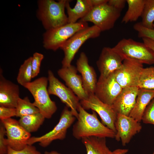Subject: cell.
Masks as SVG:
<instances>
[{"label": "cell", "mask_w": 154, "mask_h": 154, "mask_svg": "<svg viewBox=\"0 0 154 154\" xmlns=\"http://www.w3.org/2000/svg\"><path fill=\"white\" fill-rule=\"evenodd\" d=\"M108 0H88L92 7H97L107 3Z\"/></svg>", "instance_id": "cell-36"}, {"label": "cell", "mask_w": 154, "mask_h": 154, "mask_svg": "<svg viewBox=\"0 0 154 154\" xmlns=\"http://www.w3.org/2000/svg\"><path fill=\"white\" fill-rule=\"evenodd\" d=\"M7 154H41L37 151L36 147L32 145H27L25 147L20 150H15L8 147Z\"/></svg>", "instance_id": "cell-32"}, {"label": "cell", "mask_w": 154, "mask_h": 154, "mask_svg": "<svg viewBox=\"0 0 154 154\" xmlns=\"http://www.w3.org/2000/svg\"><path fill=\"white\" fill-rule=\"evenodd\" d=\"M138 87L154 90V67L143 68L140 76Z\"/></svg>", "instance_id": "cell-28"}, {"label": "cell", "mask_w": 154, "mask_h": 154, "mask_svg": "<svg viewBox=\"0 0 154 154\" xmlns=\"http://www.w3.org/2000/svg\"><path fill=\"white\" fill-rule=\"evenodd\" d=\"M113 48L123 60L130 59L143 64H154V51L143 42L130 38H123Z\"/></svg>", "instance_id": "cell-4"}, {"label": "cell", "mask_w": 154, "mask_h": 154, "mask_svg": "<svg viewBox=\"0 0 154 154\" xmlns=\"http://www.w3.org/2000/svg\"><path fill=\"white\" fill-rule=\"evenodd\" d=\"M6 130V144L15 150H20L27 145L31 134L20 124L18 121L11 118L1 120Z\"/></svg>", "instance_id": "cell-12"}, {"label": "cell", "mask_w": 154, "mask_h": 154, "mask_svg": "<svg viewBox=\"0 0 154 154\" xmlns=\"http://www.w3.org/2000/svg\"><path fill=\"white\" fill-rule=\"evenodd\" d=\"M16 116L20 117L39 113L38 109L31 103L29 98L25 97L19 99L17 106Z\"/></svg>", "instance_id": "cell-25"}, {"label": "cell", "mask_w": 154, "mask_h": 154, "mask_svg": "<svg viewBox=\"0 0 154 154\" xmlns=\"http://www.w3.org/2000/svg\"><path fill=\"white\" fill-rule=\"evenodd\" d=\"M76 118L70 110L66 106L61 113L58 122L53 129L42 136L31 137L27 141V145H33L38 142L41 146L46 147L54 140L64 139L67 129Z\"/></svg>", "instance_id": "cell-7"}, {"label": "cell", "mask_w": 154, "mask_h": 154, "mask_svg": "<svg viewBox=\"0 0 154 154\" xmlns=\"http://www.w3.org/2000/svg\"><path fill=\"white\" fill-rule=\"evenodd\" d=\"M128 8L123 17L121 22L125 24L137 21L141 17L145 0H126Z\"/></svg>", "instance_id": "cell-23"}, {"label": "cell", "mask_w": 154, "mask_h": 154, "mask_svg": "<svg viewBox=\"0 0 154 154\" xmlns=\"http://www.w3.org/2000/svg\"><path fill=\"white\" fill-rule=\"evenodd\" d=\"M122 89L116 79L114 72L106 77H99L94 94L102 102L112 106Z\"/></svg>", "instance_id": "cell-13"}, {"label": "cell", "mask_w": 154, "mask_h": 154, "mask_svg": "<svg viewBox=\"0 0 154 154\" xmlns=\"http://www.w3.org/2000/svg\"><path fill=\"white\" fill-rule=\"evenodd\" d=\"M16 116L15 108H10L0 106V119L1 120L11 118Z\"/></svg>", "instance_id": "cell-34"}, {"label": "cell", "mask_w": 154, "mask_h": 154, "mask_svg": "<svg viewBox=\"0 0 154 154\" xmlns=\"http://www.w3.org/2000/svg\"><path fill=\"white\" fill-rule=\"evenodd\" d=\"M154 98V90L139 88L134 106L129 116L140 122L145 111Z\"/></svg>", "instance_id": "cell-20"}, {"label": "cell", "mask_w": 154, "mask_h": 154, "mask_svg": "<svg viewBox=\"0 0 154 154\" xmlns=\"http://www.w3.org/2000/svg\"><path fill=\"white\" fill-rule=\"evenodd\" d=\"M133 27L137 32L139 38H148L154 41V28L149 29L146 27L142 25L141 22L135 24Z\"/></svg>", "instance_id": "cell-29"}, {"label": "cell", "mask_w": 154, "mask_h": 154, "mask_svg": "<svg viewBox=\"0 0 154 154\" xmlns=\"http://www.w3.org/2000/svg\"><path fill=\"white\" fill-rule=\"evenodd\" d=\"M32 59V57L31 56L25 60L19 68L17 80L18 84L22 86L31 82Z\"/></svg>", "instance_id": "cell-26"}, {"label": "cell", "mask_w": 154, "mask_h": 154, "mask_svg": "<svg viewBox=\"0 0 154 154\" xmlns=\"http://www.w3.org/2000/svg\"><path fill=\"white\" fill-rule=\"evenodd\" d=\"M48 73L49 83L48 90L49 94L58 97L66 106L70 109L77 119L78 116V110L80 105L79 99L70 88L55 76L51 70H49Z\"/></svg>", "instance_id": "cell-9"}, {"label": "cell", "mask_w": 154, "mask_h": 154, "mask_svg": "<svg viewBox=\"0 0 154 154\" xmlns=\"http://www.w3.org/2000/svg\"><path fill=\"white\" fill-rule=\"evenodd\" d=\"M121 11L108 3L93 8L89 13L79 21L93 23L101 32L112 29L121 15Z\"/></svg>", "instance_id": "cell-8"}, {"label": "cell", "mask_w": 154, "mask_h": 154, "mask_svg": "<svg viewBox=\"0 0 154 154\" xmlns=\"http://www.w3.org/2000/svg\"><path fill=\"white\" fill-rule=\"evenodd\" d=\"M77 71L76 67L71 65L68 67H62L57 73L80 101L87 99L89 95L84 88L81 76L77 74Z\"/></svg>", "instance_id": "cell-16"}, {"label": "cell", "mask_w": 154, "mask_h": 154, "mask_svg": "<svg viewBox=\"0 0 154 154\" xmlns=\"http://www.w3.org/2000/svg\"><path fill=\"white\" fill-rule=\"evenodd\" d=\"M88 26L87 22L79 21L46 30L43 35V46L46 49L56 51L75 33Z\"/></svg>", "instance_id": "cell-5"}, {"label": "cell", "mask_w": 154, "mask_h": 154, "mask_svg": "<svg viewBox=\"0 0 154 154\" xmlns=\"http://www.w3.org/2000/svg\"><path fill=\"white\" fill-rule=\"evenodd\" d=\"M141 17V22L143 26L149 29L154 28V0H145Z\"/></svg>", "instance_id": "cell-27"}, {"label": "cell", "mask_w": 154, "mask_h": 154, "mask_svg": "<svg viewBox=\"0 0 154 154\" xmlns=\"http://www.w3.org/2000/svg\"><path fill=\"white\" fill-rule=\"evenodd\" d=\"M0 106L16 108L20 97L19 86L6 79L0 72Z\"/></svg>", "instance_id": "cell-19"}, {"label": "cell", "mask_w": 154, "mask_h": 154, "mask_svg": "<svg viewBox=\"0 0 154 154\" xmlns=\"http://www.w3.org/2000/svg\"><path fill=\"white\" fill-rule=\"evenodd\" d=\"M139 89L138 87L122 88L112 105L117 114L129 116L135 105Z\"/></svg>", "instance_id": "cell-18"}, {"label": "cell", "mask_w": 154, "mask_h": 154, "mask_svg": "<svg viewBox=\"0 0 154 154\" xmlns=\"http://www.w3.org/2000/svg\"><path fill=\"white\" fill-rule=\"evenodd\" d=\"M67 0L56 2L53 0L38 1L37 16L44 29L48 30L68 23L65 9Z\"/></svg>", "instance_id": "cell-2"}, {"label": "cell", "mask_w": 154, "mask_h": 154, "mask_svg": "<svg viewBox=\"0 0 154 154\" xmlns=\"http://www.w3.org/2000/svg\"><path fill=\"white\" fill-rule=\"evenodd\" d=\"M143 64L136 60L127 59L123 60L121 67L114 72L116 79L122 88L138 87Z\"/></svg>", "instance_id": "cell-11"}, {"label": "cell", "mask_w": 154, "mask_h": 154, "mask_svg": "<svg viewBox=\"0 0 154 154\" xmlns=\"http://www.w3.org/2000/svg\"><path fill=\"white\" fill-rule=\"evenodd\" d=\"M115 127V138L117 141L121 140L123 146L128 144L142 128L140 122L133 117L120 114H117Z\"/></svg>", "instance_id": "cell-14"}, {"label": "cell", "mask_w": 154, "mask_h": 154, "mask_svg": "<svg viewBox=\"0 0 154 154\" xmlns=\"http://www.w3.org/2000/svg\"><path fill=\"white\" fill-rule=\"evenodd\" d=\"M101 32L100 29L94 25L77 32L66 41L60 48L64 54L62 61V67L70 66L82 45L88 39L99 37Z\"/></svg>", "instance_id": "cell-6"}, {"label": "cell", "mask_w": 154, "mask_h": 154, "mask_svg": "<svg viewBox=\"0 0 154 154\" xmlns=\"http://www.w3.org/2000/svg\"><path fill=\"white\" fill-rule=\"evenodd\" d=\"M48 77L42 76L24 84L33 96L34 105L45 118L50 119L57 110L55 102L50 99L48 90Z\"/></svg>", "instance_id": "cell-3"}, {"label": "cell", "mask_w": 154, "mask_h": 154, "mask_svg": "<svg viewBox=\"0 0 154 154\" xmlns=\"http://www.w3.org/2000/svg\"><path fill=\"white\" fill-rule=\"evenodd\" d=\"M77 120L73 126L72 135L77 139L87 137L114 138L116 133L104 125L98 119L96 113L92 110V114L79 106L78 110Z\"/></svg>", "instance_id": "cell-1"}, {"label": "cell", "mask_w": 154, "mask_h": 154, "mask_svg": "<svg viewBox=\"0 0 154 154\" xmlns=\"http://www.w3.org/2000/svg\"><path fill=\"white\" fill-rule=\"evenodd\" d=\"M80 103L85 110L91 109L96 112L100 116L102 123L116 133L115 123L117 114L112 106L102 102L94 94L89 95L87 99L80 100Z\"/></svg>", "instance_id": "cell-10"}, {"label": "cell", "mask_w": 154, "mask_h": 154, "mask_svg": "<svg viewBox=\"0 0 154 154\" xmlns=\"http://www.w3.org/2000/svg\"><path fill=\"white\" fill-rule=\"evenodd\" d=\"M86 151V154H118L123 149L111 151L107 147L106 138L90 137L82 139Z\"/></svg>", "instance_id": "cell-21"}, {"label": "cell", "mask_w": 154, "mask_h": 154, "mask_svg": "<svg viewBox=\"0 0 154 154\" xmlns=\"http://www.w3.org/2000/svg\"><path fill=\"white\" fill-rule=\"evenodd\" d=\"M6 134V130L1 122L0 127V154H7L8 146L6 144L5 136Z\"/></svg>", "instance_id": "cell-33"}, {"label": "cell", "mask_w": 154, "mask_h": 154, "mask_svg": "<svg viewBox=\"0 0 154 154\" xmlns=\"http://www.w3.org/2000/svg\"><path fill=\"white\" fill-rule=\"evenodd\" d=\"M45 118L39 112L21 117L18 121L21 125L30 133L37 131L42 124Z\"/></svg>", "instance_id": "cell-24"}, {"label": "cell", "mask_w": 154, "mask_h": 154, "mask_svg": "<svg viewBox=\"0 0 154 154\" xmlns=\"http://www.w3.org/2000/svg\"><path fill=\"white\" fill-rule=\"evenodd\" d=\"M69 2L70 1L67 0L65 5L68 23L77 22L79 19H80L87 15L92 8L88 0H77L73 8L70 7Z\"/></svg>", "instance_id": "cell-22"}, {"label": "cell", "mask_w": 154, "mask_h": 154, "mask_svg": "<svg viewBox=\"0 0 154 154\" xmlns=\"http://www.w3.org/2000/svg\"><path fill=\"white\" fill-rule=\"evenodd\" d=\"M143 42L154 51V41L148 38H142Z\"/></svg>", "instance_id": "cell-37"}, {"label": "cell", "mask_w": 154, "mask_h": 154, "mask_svg": "<svg viewBox=\"0 0 154 154\" xmlns=\"http://www.w3.org/2000/svg\"><path fill=\"white\" fill-rule=\"evenodd\" d=\"M153 27L154 28V25H153Z\"/></svg>", "instance_id": "cell-40"}, {"label": "cell", "mask_w": 154, "mask_h": 154, "mask_svg": "<svg viewBox=\"0 0 154 154\" xmlns=\"http://www.w3.org/2000/svg\"><path fill=\"white\" fill-rule=\"evenodd\" d=\"M32 57V78H33L36 77L40 72L41 62L44 58V56L41 53L36 52L33 54Z\"/></svg>", "instance_id": "cell-31"}, {"label": "cell", "mask_w": 154, "mask_h": 154, "mask_svg": "<svg viewBox=\"0 0 154 154\" xmlns=\"http://www.w3.org/2000/svg\"><path fill=\"white\" fill-rule=\"evenodd\" d=\"M44 154H61L55 151H52L50 152L45 151Z\"/></svg>", "instance_id": "cell-38"}, {"label": "cell", "mask_w": 154, "mask_h": 154, "mask_svg": "<svg viewBox=\"0 0 154 154\" xmlns=\"http://www.w3.org/2000/svg\"><path fill=\"white\" fill-rule=\"evenodd\" d=\"M123 60L113 48L104 47L96 62L100 76L106 77L115 72L121 67Z\"/></svg>", "instance_id": "cell-15"}, {"label": "cell", "mask_w": 154, "mask_h": 154, "mask_svg": "<svg viewBox=\"0 0 154 154\" xmlns=\"http://www.w3.org/2000/svg\"><path fill=\"white\" fill-rule=\"evenodd\" d=\"M142 121L144 123L154 125V98L146 107L143 115Z\"/></svg>", "instance_id": "cell-30"}, {"label": "cell", "mask_w": 154, "mask_h": 154, "mask_svg": "<svg viewBox=\"0 0 154 154\" xmlns=\"http://www.w3.org/2000/svg\"><path fill=\"white\" fill-rule=\"evenodd\" d=\"M126 3L125 0H108V3L116 9L121 11L125 7Z\"/></svg>", "instance_id": "cell-35"}, {"label": "cell", "mask_w": 154, "mask_h": 154, "mask_svg": "<svg viewBox=\"0 0 154 154\" xmlns=\"http://www.w3.org/2000/svg\"><path fill=\"white\" fill-rule=\"evenodd\" d=\"M152 154H154V151H153V153Z\"/></svg>", "instance_id": "cell-39"}, {"label": "cell", "mask_w": 154, "mask_h": 154, "mask_svg": "<svg viewBox=\"0 0 154 154\" xmlns=\"http://www.w3.org/2000/svg\"><path fill=\"white\" fill-rule=\"evenodd\" d=\"M76 65L77 71L81 74L85 91L88 95L94 94L98 81L96 74L94 68L89 64L88 57L84 52L80 53Z\"/></svg>", "instance_id": "cell-17"}]
</instances>
